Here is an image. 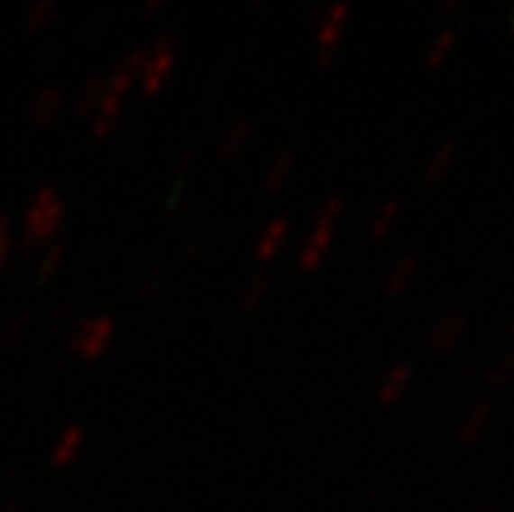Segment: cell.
Segmentation results:
<instances>
[{
    "label": "cell",
    "mask_w": 514,
    "mask_h": 512,
    "mask_svg": "<svg viewBox=\"0 0 514 512\" xmlns=\"http://www.w3.org/2000/svg\"><path fill=\"white\" fill-rule=\"evenodd\" d=\"M66 219V199L58 194L52 186L37 189L32 196L24 215V230H22V246L34 248L52 241V236L60 230Z\"/></svg>",
    "instance_id": "6da1fadb"
},
{
    "label": "cell",
    "mask_w": 514,
    "mask_h": 512,
    "mask_svg": "<svg viewBox=\"0 0 514 512\" xmlns=\"http://www.w3.org/2000/svg\"><path fill=\"white\" fill-rule=\"evenodd\" d=\"M344 212V199L340 194H332L324 199V204L318 207V215L314 219L311 236L306 238V244L298 254V267L303 272H317L321 267V262L326 259L332 241H335V230L337 222Z\"/></svg>",
    "instance_id": "7a4b0ae2"
},
{
    "label": "cell",
    "mask_w": 514,
    "mask_h": 512,
    "mask_svg": "<svg viewBox=\"0 0 514 512\" xmlns=\"http://www.w3.org/2000/svg\"><path fill=\"white\" fill-rule=\"evenodd\" d=\"M115 319L107 317V314H99V317H89L84 321L76 324V330L71 332V340H69V350L81 356V358H89L95 361L99 358L113 340H115Z\"/></svg>",
    "instance_id": "3957f363"
},
{
    "label": "cell",
    "mask_w": 514,
    "mask_h": 512,
    "mask_svg": "<svg viewBox=\"0 0 514 512\" xmlns=\"http://www.w3.org/2000/svg\"><path fill=\"white\" fill-rule=\"evenodd\" d=\"M347 14H350V5L344 3H335L329 5L324 14H321V22H318L317 32V66L318 69H326L335 55L337 48L343 42L344 26H347Z\"/></svg>",
    "instance_id": "277c9868"
},
{
    "label": "cell",
    "mask_w": 514,
    "mask_h": 512,
    "mask_svg": "<svg viewBox=\"0 0 514 512\" xmlns=\"http://www.w3.org/2000/svg\"><path fill=\"white\" fill-rule=\"evenodd\" d=\"M175 69V42L170 37H160L151 48L147 50L144 66L139 71V84L147 95H157L165 81L170 79Z\"/></svg>",
    "instance_id": "5b68a950"
},
{
    "label": "cell",
    "mask_w": 514,
    "mask_h": 512,
    "mask_svg": "<svg viewBox=\"0 0 514 512\" xmlns=\"http://www.w3.org/2000/svg\"><path fill=\"white\" fill-rule=\"evenodd\" d=\"M465 327L467 321L460 312H449L446 317H441L439 321H436V327L431 330V335H428L431 350H434V353H441V356L449 353V350L460 342V338L465 335Z\"/></svg>",
    "instance_id": "8992f818"
},
{
    "label": "cell",
    "mask_w": 514,
    "mask_h": 512,
    "mask_svg": "<svg viewBox=\"0 0 514 512\" xmlns=\"http://www.w3.org/2000/svg\"><path fill=\"white\" fill-rule=\"evenodd\" d=\"M410 379H413V368L408 364H397L392 366L384 377H381V382L376 385V403L379 405H384V408H390L394 403H399V397L408 392L410 387Z\"/></svg>",
    "instance_id": "52a82bcc"
},
{
    "label": "cell",
    "mask_w": 514,
    "mask_h": 512,
    "mask_svg": "<svg viewBox=\"0 0 514 512\" xmlns=\"http://www.w3.org/2000/svg\"><path fill=\"white\" fill-rule=\"evenodd\" d=\"M288 236H290V219L274 218L270 225L262 230L259 241L253 246V256H256L259 262H271V259L280 254V248L285 246Z\"/></svg>",
    "instance_id": "ba28073f"
},
{
    "label": "cell",
    "mask_w": 514,
    "mask_h": 512,
    "mask_svg": "<svg viewBox=\"0 0 514 512\" xmlns=\"http://www.w3.org/2000/svg\"><path fill=\"white\" fill-rule=\"evenodd\" d=\"M84 429L81 426H69V429H63L60 432V437L55 439V444H52V452H50V463L55 465V468H66V465H71L78 458V452L84 450Z\"/></svg>",
    "instance_id": "9c48e42d"
},
{
    "label": "cell",
    "mask_w": 514,
    "mask_h": 512,
    "mask_svg": "<svg viewBox=\"0 0 514 512\" xmlns=\"http://www.w3.org/2000/svg\"><path fill=\"white\" fill-rule=\"evenodd\" d=\"M63 89L60 87H45L40 89L34 99H32V107H29V121L37 123V126H48L55 121V116L60 113L63 107Z\"/></svg>",
    "instance_id": "30bf717a"
},
{
    "label": "cell",
    "mask_w": 514,
    "mask_h": 512,
    "mask_svg": "<svg viewBox=\"0 0 514 512\" xmlns=\"http://www.w3.org/2000/svg\"><path fill=\"white\" fill-rule=\"evenodd\" d=\"M402 212V199L399 196H387L368 218V236L371 238H384L394 228V222Z\"/></svg>",
    "instance_id": "8fae6325"
},
{
    "label": "cell",
    "mask_w": 514,
    "mask_h": 512,
    "mask_svg": "<svg viewBox=\"0 0 514 512\" xmlns=\"http://www.w3.org/2000/svg\"><path fill=\"white\" fill-rule=\"evenodd\" d=\"M418 267H420V259L418 254H405L394 262V267L390 269L387 280H384V291L390 295H399V293L408 291V285L413 283V277L418 275Z\"/></svg>",
    "instance_id": "7c38bea8"
},
{
    "label": "cell",
    "mask_w": 514,
    "mask_h": 512,
    "mask_svg": "<svg viewBox=\"0 0 514 512\" xmlns=\"http://www.w3.org/2000/svg\"><path fill=\"white\" fill-rule=\"evenodd\" d=\"M491 411H493V405H491V400H481L470 414L463 418V424H460V429H457V439H460V444H473V442H478L481 434L486 432V426H489L491 421Z\"/></svg>",
    "instance_id": "4fadbf2b"
},
{
    "label": "cell",
    "mask_w": 514,
    "mask_h": 512,
    "mask_svg": "<svg viewBox=\"0 0 514 512\" xmlns=\"http://www.w3.org/2000/svg\"><path fill=\"white\" fill-rule=\"evenodd\" d=\"M293 171H295V152L293 149H282V152L274 157V163L267 168V175H264V189H267L270 194H277V191H280V189L290 181Z\"/></svg>",
    "instance_id": "5bb4252c"
},
{
    "label": "cell",
    "mask_w": 514,
    "mask_h": 512,
    "mask_svg": "<svg viewBox=\"0 0 514 512\" xmlns=\"http://www.w3.org/2000/svg\"><path fill=\"white\" fill-rule=\"evenodd\" d=\"M454 154H457V142H454V139H446L444 144L436 146V152L431 154V160H428V165H426V171H423V183H426V186L439 183L441 178H444V172L449 171Z\"/></svg>",
    "instance_id": "9a60e30c"
},
{
    "label": "cell",
    "mask_w": 514,
    "mask_h": 512,
    "mask_svg": "<svg viewBox=\"0 0 514 512\" xmlns=\"http://www.w3.org/2000/svg\"><path fill=\"white\" fill-rule=\"evenodd\" d=\"M251 131H253V126H251V121H245V118H238L235 123H230L227 131L222 134V142H220L222 157H225V160L235 157V154L245 146V142L251 139Z\"/></svg>",
    "instance_id": "2e32d148"
},
{
    "label": "cell",
    "mask_w": 514,
    "mask_h": 512,
    "mask_svg": "<svg viewBox=\"0 0 514 512\" xmlns=\"http://www.w3.org/2000/svg\"><path fill=\"white\" fill-rule=\"evenodd\" d=\"M105 84H107V76H102V73L89 76V79L81 84V89H78V95H76V113H78V116L95 113L99 98H102V92H105Z\"/></svg>",
    "instance_id": "e0dca14e"
},
{
    "label": "cell",
    "mask_w": 514,
    "mask_h": 512,
    "mask_svg": "<svg viewBox=\"0 0 514 512\" xmlns=\"http://www.w3.org/2000/svg\"><path fill=\"white\" fill-rule=\"evenodd\" d=\"M454 42H457V29H444L439 37L431 42L428 52H426L423 69H426V71H436V69H441V63H444V61H446V55L452 52Z\"/></svg>",
    "instance_id": "ac0fdd59"
},
{
    "label": "cell",
    "mask_w": 514,
    "mask_h": 512,
    "mask_svg": "<svg viewBox=\"0 0 514 512\" xmlns=\"http://www.w3.org/2000/svg\"><path fill=\"white\" fill-rule=\"evenodd\" d=\"M270 275H256V277L245 285L243 291H241V298H238L241 309H243V312H256V309L264 303V298L270 295Z\"/></svg>",
    "instance_id": "d6986e66"
},
{
    "label": "cell",
    "mask_w": 514,
    "mask_h": 512,
    "mask_svg": "<svg viewBox=\"0 0 514 512\" xmlns=\"http://www.w3.org/2000/svg\"><path fill=\"white\" fill-rule=\"evenodd\" d=\"M63 259H66V244L55 241V244L45 246V251H42V256H40V265H37V280H40V283L50 280V277L60 269Z\"/></svg>",
    "instance_id": "ffe728a7"
},
{
    "label": "cell",
    "mask_w": 514,
    "mask_h": 512,
    "mask_svg": "<svg viewBox=\"0 0 514 512\" xmlns=\"http://www.w3.org/2000/svg\"><path fill=\"white\" fill-rule=\"evenodd\" d=\"M29 324H32V319L26 312H19V314H14V317L8 319L3 327H0V342L5 345V348H14V345H19V342L24 340L26 332H29Z\"/></svg>",
    "instance_id": "44dd1931"
},
{
    "label": "cell",
    "mask_w": 514,
    "mask_h": 512,
    "mask_svg": "<svg viewBox=\"0 0 514 512\" xmlns=\"http://www.w3.org/2000/svg\"><path fill=\"white\" fill-rule=\"evenodd\" d=\"M55 11H58V3L55 0H34L29 8H26V16H24V24L26 29H42V26L50 24V19L55 16Z\"/></svg>",
    "instance_id": "7402d4cb"
},
{
    "label": "cell",
    "mask_w": 514,
    "mask_h": 512,
    "mask_svg": "<svg viewBox=\"0 0 514 512\" xmlns=\"http://www.w3.org/2000/svg\"><path fill=\"white\" fill-rule=\"evenodd\" d=\"M165 285H168V275L162 269H149V272L142 275L136 293H139V298H157L160 293L165 291Z\"/></svg>",
    "instance_id": "603a6c76"
},
{
    "label": "cell",
    "mask_w": 514,
    "mask_h": 512,
    "mask_svg": "<svg viewBox=\"0 0 514 512\" xmlns=\"http://www.w3.org/2000/svg\"><path fill=\"white\" fill-rule=\"evenodd\" d=\"M514 377V353H507L499 364L491 368V377H489V387L493 392H501L509 387V382H512Z\"/></svg>",
    "instance_id": "cb8c5ba5"
},
{
    "label": "cell",
    "mask_w": 514,
    "mask_h": 512,
    "mask_svg": "<svg viewBox=\"0 0 514 512\" xmlns=\"http://www.w3.org/2000/svg\"><path fill=\"white\" fill-rule=\"evenodd\" d=\"M11 246H14V236H11V218L0 215V269L5 267L8 256H11Z\"/></svg>",
    "instance_id": "d4e9b609"
},
{
    "label": "cell",
    "mask_w": 514,
    "mask_h": 512,
    "mask_svg": "<svg viewBox=\"0 0 514 512\" xmlns=\"http://www.w3.org/2000/svg\"><path fill=\"white\" fill-rule=\"evenodd\" d=\"M207 244V230L204 228H197L194 233H191V238H188V244L183 246V262H188V259H194L198 254V248Z\"/></svg>",
    "instance_id": "484cf974"
},
{
    "label": "cell",
    "mask_w": 514,
    "mask_h": 512,
    "mask_svg": "<svg viewBox=\"0 0 514 512\" xmlns=\"http://www.w3.org/2000/svg\"><path fill=\"white\" fill-rule=\"evenodd\" d=\"M66 321H69V309H58V312L52 314V319H50L48 335H55L60 327H66Z\"/></svg>",
    "instance_id": "4316f807"
},
{
    "label": "cell",
    "mask_w": 514,
    "mask_h": 512,
    "mask_svg": "<svg viewBox=\"0 0 514 512\" xmlns=\"http://www.w3.org/2000/svg\"><path fill=\"white\" fill-rule=\"evenodd\" d=\"M162 5H165L162 0H147V3H144V11H160Z\"/></svg>",
    "instance_id": "83f0119b"
},
{
    "label": "cell",
    "mask_w": 514,
    "mask_h": 512,
    "mask_svg": "<svg viewBox=\"0 0 514 512\" xmlns=\"http://www.w3.org/2000/svg\"><path fill=\"white\" fill-rule=\"evenodd\" d=\"M457 5H460V3H457V0H446V3H441L439 8H441V11H454V8H457Z\"/></svg>",
    "instance_id": "f1b7e54d"
},
{
    "label": "cell",
    "mask_w": 514,
    "mask_h": 512,
    "mask_svg": "<svg viewBox=\"0 0 514 512\" xmlns=\"http://www.w3.org/2000/svg\"><path fill=\"white\" fill-rule=\"evenodd\" d=\"M0 512H19V505H16V502H5Z\"/></svg>",
    "instance_id": "f546056e"
},
{
    "label": "cell",
    "mask_w": 514,
    "mask_h": 512,
    "mask_svg": "<svg viewBox=\"0 0 514 512\" xmlns=\"http://www.w3.org/2000/svg\"><path fill=\"white\" fill-rule=\"evenodd\" d=\"M478 512H504V510H499V507H493V505H489V507H481Z\"/></svg>",
    "instance_id": "4dcf8cb0"
},
{
    "label": "cell",
    "mask_w": 514,
    "mask_h": 512,
    "mask_svg": "<svg viewBox=\"0 0 514 512\" xmlns=\"http://www.w3.org/2000/svg\"><path fill=\"white\" fill-rule=\"evenodd\" d=\"M512 335H514V321H512Z\"/></svg>",
    "instance_id": "1f68e13d"
},
{
    "label": "cell",
    "mask_w": 514,
    "mask_h": 512,
    "mask_svg": "<svg viewBox=\"0 0 514 512\" xmlns=\"http://www.w3.org/2000/svg\"><path fill=\"white\" fill-rule=\"evenodd\" d=\"M512 32H514V22H512Z\"/></svg>",
    "instance_id": "d6a6232c"
}]
</instances>
